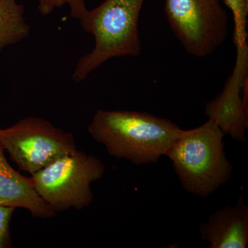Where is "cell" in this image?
<instances>
[{"label": "cell", "instance_id": "6da1fadb", "mask_svg": "<svg viewBox=\"0 0 248 248\" xmlns=\"http://www.w3.org/2000/svg\"><path fill=\"white\" fill-rule=\"evenodd\" d=\"M182 130L168 119L130 110H98L88 127L110 156L136 165L156 163Z\"/></svg>", "mask_w": 248, "mask_h": 248}, {"label": "cell", "instance_id": "7a4b0ae2", "mask_svg": "<svg viewBox=\"0 0 248 248\" xmlns=\"http://www.w3.org/2000/svg\"><path fill=\"white\" fill-rule=\"evenodd\" d=\"M143 2L144 0H105L80 18L81 27L94 37V46L78 61L73 81H84L111 59L141 54L139 20Z\"/></svg>", "mask_w": 248, "mask_h": 248}, {"label": "cell", "instance_id": "3957f363", "mask_svg": "<svg viewBox=\"0 0 248 248\" xmlns=\"http://www.w3.org/2000/svg\"><path fill=\"white\" fill-rule=\"evenodd\" d=\"M224 135L213 120L191 130H182L165 156L184 190L206 198L231 179L232 165L227 158Z\"/></svg>", "mask_w": 248, "mask_h": 248}, {"label": "cell", "instance_id": "277c9868", "mask_svg": "<svg viewBox=\"0 0 248 248\" xmlns=\"http://www.w3.org/2000/svg\"><path fill=\"white\" fill-rule=\"evenodd\" d=\"M104 172L100 160L78 150L31 174V179L38 195L59 213L89 207L94 198L91 184Z\"/></svg>", "mask_w": 248, "mask_h": 248}, {"label": "cell", "instance_id": "5b68a950", "mask_svg": "<svg viewBox=\"0 0 248 248\" xmlns=\"http://www.w3.org/2000/svg\"><path fill=\"white\" fill-rule=\"evenodd\" d=\"M0 142L15 164L31 174L78 151L73 134L37 117L0 129Z\"/></svg>", "mask_w": 248, "mask_h": 248}, {"label": "cell", "instance_id": "8992f818", "mask_svg": "<svg viewBox=\"0 0 248 248\" xmlns=\"http://www.w3.org/2000/svg\"><path fill=\"white\" fill-rule=\"evenodd\" d=\"M170 28L186 52L202 58L226 41L228 16L220 0H166Z\"/></svg>", "mask_w": 248, "mask_h": 248}, {"label": "cell", "instance_id": "52a82bcc", "mask_svg": "<svg viewBox=\"0 0 248 248\" xmlns=\"http://www.w3.org/2000/svg\"><path fill=\"white\" fill-rule=\"evenodd\" d=\"M236 62L232 73L222 92L207 103L205 113L209 120L218 125L223 135H231L236 141L244 142L248 128V104L240 93L248 80V44L236 46Z\"/></svg>", "mask_w": 248, "mask_h": 248}, {"label": "cell", "instance_id": "ba28073f", "mask_svg": "<svg viewBox=\"0 0 248 248\" xmlns=\"http://www.w3.org/2000/svg\"><path fill=\"white\" fill-rule=\"evenodd\" d=\"M201 236L211 248H246L248 243V208L242 197L236 206L221 209L200 226Z\"/></svg>", "mask_w": 248, "mask_h": 248}, {"label": "cell", "instance_id": "9c48e42d", "mask_svg": "<svg viewBox=\"0 0 248 248\" xmlns=\"http://www.w3.org/2000/svg\"><path fill=\"white\" fill-rule=\"evenodd\" d=\"M4 151L0 142V205L25 209L37 218L56 216V213L36 192L31 177L13 169Z\"/></svg>", "mask_w": 248, "mask_h": 248}, {"label": "cell", "instance_id": "30bf717a", "mask_svg": "<svg viewBox=\"0 0 248 248\" xmlns=\"http://www.w3.org/2000/svg\"><path fill=\"white\" fill-rule=\"evenodd\" d=\"M30 31L24 6L16 0H0V52L27 38Z\"/></svg>", "mask_w": 248, "mask_h": 248}, {"label": "cell", "instance_id": "8fae6325", "mask_svg": "<svg viewBox=\"0 0 248 248\" xmlns=\"http://www.w3.org/2000/svg\"><path fill=\"white\" fill-rule=\"evenodd\" d=\"M224 1L231 10L234 17L235 46L247 43L248 0H224Z\"/></svg>", "mask_w": 248, "mask_h": 248}, {"label": "cell", "instance_id": "7c38bea8", "mask_svg": "<svg viewBox=\"0 0 248 248\" xmlns=\"http://www.w3.org/2000/svg\"><path fill=\"white\" fill-rule=\"evenodd\" d=\"M15 209L13 207L0 205V248L3 247L7 237L10 221Z\"/></svg>", "mask_w": 248, "mask_h": 248}, {"label": "cell", "instance_id": "4fadbf2b", "mask_svg": "<svg viewBox=\"0 0 248 248\" xmlns=\"http://www.w3.org/2000/svg\"><path fill=\"white\" fill-rule=\"evenodd\" d=\"M38 9L40 14L47 16L53 13L55 9H60L65 4V0H38Z\"/></svg>", "mask_w": 248, "mask_h": 248}, {"label": "cell", "instance_id": "5bb4252c", "mask_svg": "<svg viewBox=\"0 0 248 248\" xmlns=\"http://www.w3.org/2000/svg\"><path fill=\"white\" fill-rule=\"evenodd\" d=\"M71 9V16L75 19H79L88 9H86V0H65Z\"/></svg>", "mask_w": 248, "mask_h": 248}]
</instances>
